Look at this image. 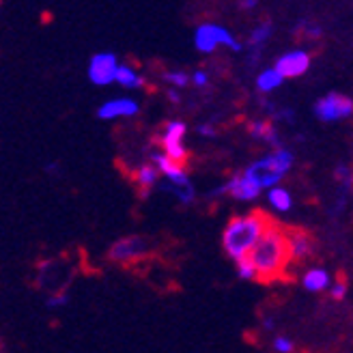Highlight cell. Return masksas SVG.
I'll list each match as a JSON object with an SVG mask.
<instances>
[{
  "mask_svg": "<svg viewBox=\"0 0 353 353\" xmlns=\"http://www.w3.org/2000/svg\"><path fill=\"white\" fill-rule=\"evenodd\" d=\"M250 261L256 268V282L270 285L280 278H285L287 268L293 263L291 261V250H289V237L287 228H282L280 224L272 222L270 228L265 231L261 241L256 243V248L250 254Z\"/></svg>",
  "mask_w": 353,
  "mask_h": 353,
  "instance_id": "obj_1",
  "label": "cell"
},
{
  "mask_svg": "<svg viewBox=\"0 0 353 353\" xmlns=\"http://www.w3.org/2000/svg\"><path fill=\"white\" fill-rule=\"evenodd\" d=\"M272 222L274 220L268 214H263V211H250V214L233 216L222 231L224 254L233 263L248 259Z\"/></svg>",
  "mask_w": 353,
  "mask_h": 353,
  "instance_id": "obj_2",
  "label": "cell"
},
{
  "mask_svg": "<svg viewBox=\"0 0 353 353\" xmlns=\"http://www.w3.org/2000/svg\"><path fill=\"white\" fill-rule=\"evenodd\" d=\"M293 166H295V153L287 147H280L268 151L263 157L245 166L243 174L250 181H254L263 192H268L276 185H282V179L293 170Z\"/></svg>",
  "mask_w": 353,
  "mask_h": 353,
  "instance_id": "obj_3",
  "label": "cell"
},
{
  "mask_svg": "<svg viewBox=\"0 0 353 353\" xmlns=\"http://www.w3.org/2000/svg\"><path fill=\"white\" fill-rule=\"evenodd\" d=\"M147 162L155 164L157 170L162 172V183L157 190L170 194L172 199L179 201V205H192L194 201H196V190H194V185H192V179L188 174L185 164L172 162L162 149H151Z\"/></svg>",
  "mask_w": 353,
  "mask_h": 353,
  "instance_id": "obj_4",
  "label": "cell"
},
{
  "mask_svg": "<svg viewBox=\"0 0 353 353\" xmlns=\"http://www.w3.org/2000/svg\"><path fill=\"white\" fill-rule=\"evenodd\" d=\"M194 48H196L201 54H214L220 48L241 52L245 46L226 26L218 22H203L194 30Z\"/></svg>",
  "mask_w": 353,
  "mask_h": 353,
  "instance_id": "obj_5",
  "label": "cell"
},
{
  "mask_svg": "<svg viewBox=\"0 0 353 353\" xmlns=\"http://www.w3.org/2000/svg\"><path fill=\"white\" fill-rule=\"evenodd\" d=\"M185 134L188 125L181 119H170L166 121L160 134H157V149H162L172 162L176 164H185L188 162V145H185Z\"/></svg>",
  "mask_w": 353,
  "mask_h": 353,
  "instance_id": "obj_6",
  "label": "cell"
},
{
  "mask_svg": "<svg viewBox=\"0 0 353 353\" xmlns=\"http://www.w3.org/2000/svg\"><path fill=\"white\" fill-rule=\"evenodd\" d=\"M151 252V243L147 237L143 235H125L119 237L110 243L108 248V261L114 265H132V263H140L143 259H147Z\"/></svg>",
  "mask_w": 353,
  "mask_h": 353,
  "instance_id": "obj_7",
  "label": "cell"
},
{
  "mask_svg": "<svg viewBox=\"0 0 353 353\" xmlns=\"http://www.w3.org/2000/svg\"><path fill=\"white\" fill-rule=\"evenodd\" d=\"M312 112L323 123H339V121L353 117V99L349 95L332 91L314 101Z\"/></svg>",
  "mask_w": 353,
  "mask_h": 353,
  "instance_id": "obj_8",
  "label": "cell"
},
{
  "mask_svg": "<svg viewBox=\"0 0 353 353\" xmlns=\"http://www.w3.org/2000/svg\"><path fill=\"white\" fill-rule=\"evenodd\" d=\"M119 57L114 52H95V54L88 59L86 65V76L88 82L95 86H108V84H117V74H119Z\"/></svg>",
  "mask_w": 353,
  "mask_h": 353,
  "instance_id": "obj_9",
  "label": "cell"
},
{
  "mask_svg": "<svg viewBox=\"0 0 353 353\" xmlns=\"http://www.w3.org/2000/svg\"><path fill=\"white\" fill-rule=\"evenodd\" d=\"M310 63H312V57L308 50L293 48V50H287L285 54H280L276 59L274 67L278 69V74L285 80H295V78H302L308 72Z\"/></svg>",
  "mask_w": 353,
  "mask_h": 353,
  "instance_id": "obj_10",
  "label": "cell"
},
{
  "mask_svg": "<svg viewBox=\"0 0 353 353\" xmlns=\"http://www.w3.org/2000/svg\"><path fill=\"white\" fill-rule=\"evenodd\" d=\"M140 114V101L134 97H112L105 99L97 108V119L101 121H119V119H134Z\"/></svg>",
  "mask_w": 353,
  "mask_h": 353,
  "instance_id": "obj_11",
  "label": "cell"
},
{
  "mask_svg": "<svg viewBox=\"0 0 353 353\" xmlns=\"http://www.w3.org/2000/svg\"><path fill=\"white\" fill-rule=\"evenodd\" d=\"M224 185H226L228 199H235V201H239V203L256 201V199L261 196V194H263V190H261L254 181H250L248 176L243 174V170L233 172V174L224 181Z\"/></svg>",
  "mask_w": 353,
  "mask_h": 353,
  "instance_id": "obj_12",
  "label": "cell"
},
{
  "mask_svg": "<svg viewBox=\"0 0 353 353\" xmlns=\"http://www.w3.org/2000/svg\"><path fill=\"white\" fill-rule=\"evenodd\" d=\"M245 130H248V136L254 140V143L268 145L272 151L282 147L280 130L272 119H252V121H248V128Z\"/></svg>",
  "mask_w": 353,
  "mask_h": 353,
  "instance_id": "obj_13",
  "label": "cell"
},
{
  "mask_svg": "<svg viewBox=\"0 0 353 353\" xmlns=\"http://www.w3.org/2000/svg\"><path fill=\"white\" fill-rule=\"evenodd\" d=\"M287 237H289V250L293 263H304L312 259L316 250V241L310 233L302 231V228H287Z\"/></svg>",
  "mask_w": 353,
  "mask_h": 353,
  "instance_id": "obj_14",
  "label": "cell"
},
{
  "mask_svg": "<svg viewBox=\"0 0 353 353\" xmlns=\"http://www.w3.org/2000/svg\"><path fill=\"white\" fill-rule=\"evenodd\" d=\"M132 181H134L136 188L140 190V196L147 199L153 190L160 188V183H162V172L157 170L155 164L145 162V164H140V166L132 172Z\"/></svg>",
  "mask_w": 353,
  "mask_h": 353,
  "instance_id": "obj_15",
  "label": "cell"
},
{
  "mask_svg": "<svg viewBox=\"0 0 353 353\" xmlns=\"http://www.w3.org/2000/svg\"><path fill=\"white\" fill-rule=\"evenodd\" d=\"M274 34V24L272 22H259L252 26L250 34H248V41H245V48H248V65H254L261 59V52L263 48L268 46V41L272 39Z\"/></svg>",
  "mask_w": 353,
  "mask_h": 353,
  "instance_id": "obj_16",
  "label": "cell"
},
{
  "mask_svg": "<svg viewBox=\"0 0 353 353\" xmlns=\"http://www.w3.org/2000/svg\"><path fill=\"white\" fill-rule=\"evenodd\" d=\"M302 287L308 291V293H323V291H330L332 285H334V278L332 274L325 270V268H319V265H312V268L304 270L302 278Z\"/></svg>",
  "mask_w": 353,
  "mask_h": 353,
  "instance_id": "obj_17",
  "label": "cell"
},
{
  "mask_svg": "<svg viewBox=\"0 0 353 353\" xmlns=\"http://www.w3.org/2000/svg\"><path fill=\"white\" fill-rule=\"evenodd\" d=\"M282 82H285V78L278 74L276 67H265V69H261V72L256 74V78H254L256 93L263 95V97H268L270 93L278 91V88L282 86Z\"/></svg>",
  "mask_w": 353,
  "mask_h": 353,
  "instance_id": "obj_18",
  "label": "cell"
},
{
  "mask_svg": "<svg viewBox=\"0 0 353 353\" xmlns=\"http://www.w3.org/2000/svg\"><path fill=\"white\" fill-rule=\"evenodd\" d=\"M265 199H268L270 209L276 211V214H280V216L289 214V211L293 209V196H291V192L285 185H276V188L268 190V192H265Z\"/></svg>",
  "mask_w": 353,
  "mask_h": 353,
  "instance_id": "obj_19",
  "label": "cell"
},
{
  "mask_svg": "<svg viewBox=\"0 0 353 353\" xmlns=\"http://www.w3.org/2000/svg\"><path fill=\"white\" fill-rule=\"evenodd\" d=\"M117 84L128 91H140L145 86V76L138 72L132 63H121L119 74H117Z\"/></svg>",
  "mask_w": 353,
  "mask_h": 353,
  "instance_id": "obj_20",
  "label": "cell"
},
{
  "mask_svg": "<svg viewBox=\"0 0 353 353\" xmlns=\"http://www.w3.org/2000/svg\"><path fill=\"white\" fill-rule=\"evenodd\" d=\"M295 30L302 34L304 39L308 41H316V39H321L323 37V28L319 22H314V20H308V17H302V20L297 22Z\"/></svg>",
  "mask_w": 353,
  "mask_h": 353,
  "instance_id": "obj_21",
  "label": "cell"
},
{
  "mask_svg": "<svg viewBox=\"0 0 353 353\" xmlns=\"http://www.w3.org/2000/svg\"><path fill=\"white\" fill-rule=\"evenodd\" d=\"M332 176H334V183L339 185L341 192H351V188H353V168L349 164H339L336 168H334Z\"/></svg>",
  "mask_w": 353,
  "mask_h": 353,
  "instance_id": "obj_22",
  "label": "cell"
},
{
  "mask_svg": "<svg viewBox=\"0 0 353 353\" xmlns=\"http://www.w3.org/2000/svg\"><path fill=\"white\" fill-rule=\"evenodd\" d=\"M162 76L170 84V88H176V91H181V88L192 84V74L183 72V69H168Z\"/></svg>",
  "mask_w": 353,
  "mask_h": 353,
  "instance_id": "obj_23",
  "label": "cell"
},
{
  "mask_svg": "<svg viewBox=\"0 0 353 353\" xmlns=\"http://www.w3.org/2000/svg\"><path fill=\"white\" fill-rule=\"evenodd\" d=\"M235 274H237V278L243 280V282H256V280H259L256 268L252 265L250 256H248V259H243V261H239V263H235Z\"/></svg>",
  "mask_w": 353,
  "mask_h": 353,
  "instance_id": "obj_24",
  "label": "cell"
},
{
  "mask_svg": "<svg viewBox=\"0 0 353 353\" xmlns=\"http://www.w3.org/2000/svg\"><path fill=\"white\" fill-rule=\"evenodd\" d=\"M69 304V293L67 291H57V293H50L46 299V308L48 310H61Z\"/></svg>",
  "mask_w": 353,
  "mask_h": 353,
  "instance_id": "obj_25",
  "label": "cell"
},
{
  "mask_svg": "<svg viewBox=\"0 0 353 353\" xmlns=\"http://www.w3.org/2000/svg\"><path fill=\"white\" fill-rule=\"evenodd\" d=\"M272 349L276 353H293L295 351V343L285 336V334H276V336L272 339Z\"/></svg>",
  "mask_w": 353,
  "mask_h": 353,
  "instance_id": "obj_26",
  "label": "cell"
},
{
  "mask_svg": "<svg viewBox=\"0 0 353 353\" xmlns=\"http://www.w3.org/2000/svg\"><path fill=\"white\" fill-rule=\"evenodd\" d=\"M327 293H330V297L334 299V302H343V299L347 297V293H349V285L345 280H334V285H332V289Z\"/></svg>",
  "mask_w": 353,
  "mask_h": 353,
  "instance_id": "obj_27",
  "label": "cell"
},
{
  "mask_svg": "<svg viewBox=\"0 0 353 353\" xmlns=\"http://www.w3.org/2000/svg\"><path fill=\"white\" fill-rule=\"evenodd\" d=\"M211 82L209 74L205 72V69H196V72H192V86H196V88H207Z\"/></svg>",
  "mask_w": 353,
  "mask_h": 353,
  "instance_id": "obj_28",
  "label": "cell"
},
{
  "mask_svg": "<svg viewBox=\"0 0 353 353\" xmlns=\"http://www.w3.org/2000/svg\"><path fill=\"white\" fill-rule=\"evenodd\" d=\"M196 134H199L201 138L211 140V138H216V136H218V130H216V125H211V123H201V125L196 128Z\"/></svg>",
  "mask_w": 353,
  "mask_h": 353,
  "instance_id": "obj_29",
  "label": "cell"
},
{
  "mask_svg": "<svg viewBox=\"0 0 353 353\" xmlns=\"http://www.w3.org/2000/svg\"><path fill=\"white\" fill-rule=\"evenodd\" d=\"M261 327L265 330V332H276V319H274V316L272 314H265L263 316V319H261Z\"/></svg>",
  "mask_w": 353,
  "mask_h": 353,
  "instance_id": "obj_30",
  "label": "cell"
},
{
  "mask_svg": "<svg viewBox=\"0 0 353 353\" xmlns=\"http://www.w3.org/2000/svg\"><path fill=\"white\" fill-rule=\"evenodd\" d=\"M43 172H46L48 176H57V174H61V166H59V162H50V164H46Z\"/></svg>",
  "mask_w": 353,
  "mask_h": 353,
  "instance_id": "obj_31",
  "label": "cell"
},
{
  "mask_svg": "<svg viewBox=\"0 0 353 353\" xmlns=\"http://www.w3.org/2000/svg\"><path fill=\"white\" fill-rule=\"evenodd\" d=\"M166 97H168L170 103H179V101H181V93L176 91V88H168V91H166Z\"/></svg>",
  "mask_w": 353,
  "mask_h": 353,
  "instance_id": "obj_32",
  "label": "cell"
},
{
  "mask_svg": "<svg viewBox=\"0 0 353 353\" xmlns=\"http://www.w3.org/2000/svg\"><path fill=\"white\" fill-rule=\"evenodd\" d=\"M256 7V0H243L241 3V9H254Z\"/></svg>",
  "mask_w": 353,
  "mask_h": 353,
  "instance_id": "obj_33",
  "label": "cell"
}]
</instances>
